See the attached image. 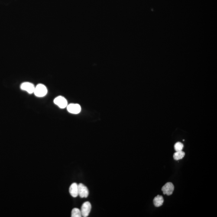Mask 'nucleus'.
Instances as JSON below:
<instances>
[{
  "label": "nucleus",
  "mask_w": 217,
  "mask_h": 217,
  "mask_svg": "<svg viewBox=\"0 0 217 217\" xmlns=\"http://www.w3.org/2000/svg\"><path fill=\"white\" fill-rule=\"evenodd\" d=\"M47 90L46 87L42 84H39L35 87L34 93L36 96L42 97L46 95Z\"/></svg>",
  "instance_id": "f257e3e1"
},
{
  "label": "nucleus",
  "mask_w": 217,
  "mask_h": 217,
  "mask_svg": "<svg viewBox=\"0 0 217 217\" xmlns=\"http://www.w3.org/2000/svg\"><path fill=\"white\" fill-rule=\"evenodd\" d=\"M92 209V205L90 203L86 202L83 203L81 208V212L82 216L84 217H86L89 215L90 212Z\"/></svg>",
  "instance_id": "f03ea898"
},
{
  "label": "nucleus",
  "mask_w": 217,
  "mask_h": 217,
  "mask_svg": "<svg viewBox=\"0 0 217 217\" xmlns=\"http://www.w3.org/2000/svg\"><path fill=\"white\" fill-rule=\"evenodd\" d=\"M53 102L61 108H64L67 106V101L63 96H59L57 97L54 99Z\"/></svg>",
  "instance_id": "7ed1b4c3"
},
{
  "label": "nucleus",
  "mask_w": 217,
  "mask_h": 217,
  "mask_svg": "<svg viewBox=\"0 0 217 217\" xmlns=\"http://www.w3.org/2000/svg\"><path fill=\"white\" fill-rule=\"evenodd\" d=\"M174 190V186L173 183L169 182L166 183L162 188V191L164 195H166L169 196L173 194Z\"/></svg>",
  "instance_id": "20e7f679"
},
{
  "label": "nucleus",
  "mask_w": 217,
  "mask_h": 217,
  "mask_svg": "<svg viewBox=\"0 0 217 217\" xmlns=\"http://www.w3.org/2000/svg\"><path fill=\"white\" fill-rule=\"evenodd\" d=\"M20 87L21 90L26 91L29 94L34 93L35 88L33 84L29 82H23L21 84Z\"/></svg>",
  "instance_id": "39448f33"
},
{
  "label": "nucleus",
  "mask_w": 217,
  "mask_h": 217,
  "mask_svg": "<svg viewBox=\"0 0 217 217\" xmlns=\"http://www.w3.org/2000/svg\"><path fill=\"white\" fill-rule=\"evenodd\" d=\"M78 191L79 195L81 198H86L89 195V190L83 184L80 183L78 185Z\"/></svg>",
  "instance_id": "423d86ee"
},
{
  "label": "nucleus",
  "mask_w": 217,
  "mask_h": 217,
  "mask_svg": "<svg viewBox=\"0 0 217 217\" xmlns=\"http://www.w3.org/2000/svg\"><path fill=\"white\" fill-rule=\"evenodd\" d=\"M67 110L69 113L72 114H79L81 111L80 105L78 104H70L67 106Z\"/></svg>",
  "instance_id": "0eeeda50"
},
{
  "label": "nucleus",
  "mask_w": 217,
  "mask_h": 217,
  "mask_svg": "<svg viewBox=\"0 0 217 217\" xmlns=\"http://www.w3.org/2000/svg\"><path fill=\"white\" fill-rule=\"evenodd\" d=\"M70 194L74 198H76L79 195L78 185L76 183H72L69 188Z\"/></svg>",
  "instance_id": "6e6552de"
},
{
  "label": "nucleus",
  "mask_w": 217,
  "mask_h": 217,
  "mask_svg": "<svg viewBox=\"0 0 217 217\" xmlns=\"http://www.w3.org/2000/svg\"><path fill=\"white\" fill-rule=\"evenodd\" d=\"M164 199L163 197L161 195H158L154 198L153 203L155 206L156 207H159L163 205L164 203Z\"/></svg>",
  "instance_id": "1a4fd4ad"
},
{
  "label": "nucleus",
  "mask_w": 217,
  "mask_h": 217,
  "mask_svg": "<svg viewBox=\"0 0 217 217\" xmlns=\"http://www.w3.org/2000/svg\"><path fill=\"white\" fill-rule=\"evenodd\" d=\"M185 155V153L182 150L176 151L173 154V158L176 160H178L183 158Z\"/></svg>",
  "instance_id": "9d476101"
},
{
  "label": "nucleus",
  "mask_w": 217,
  "mask_h": 217,
  "mask_svg": "<svg viewBox=\"0 0 217 217\" xmlns=\"http://www.w3.org/2000/svg\"><path fill=\"white\" fill-rule=\"evenodd\" d=\"M82 216L81 210L76 208H75L72 209L71 212L72 217H81Z\"/></svg>",
  "instance_id": "9b49d317"
},
{
  "label": "nucleus",
  "mask_w": 217,
  "mask_h": 217,
  "mask_svg": "<svg viewBox=\"0 0 217 217\" xmlns=\"http://www.w3.org/2000/svg\"><path fill=\"white\" fill-rule=\"evenodd\" d=\"M184 145L182 143L177 142L175 144L174 148L176 151H181L183 149Z\"/></svg>",
  "instance_id": "f8f14e48"
}]
</instances>
